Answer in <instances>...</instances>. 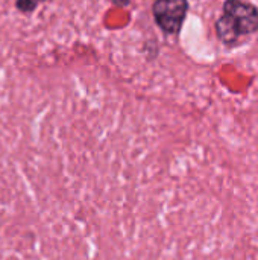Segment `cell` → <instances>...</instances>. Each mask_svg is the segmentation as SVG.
Wrapping results in <instances>:
<instances>
[{
    "mask_svg": "<svg viewBox=\"0 0 258 260\" xmlns=\"http://www.w3.org/2000/svg\"><path fill=\"white\" fill-rule=\"evenodd\" d=\"M214 27L224 44L234 46L242 37L252 35L258 30L257 5L246 0H225L222 15Z\"/></svg>",
    "mask_w": 258,
    "mask_h": 260,
    "instance_id": "6da1fadb",
    "label": "cell"
},
{
    "mask_svg": "<svg viewBox=\"0 0 258 260\" xmlns=\"http://www.w3.org/2000/svg\"><path fill=\"white\" fill-rule=\"evenodd\" d=\"M189 12V0H155L152 14L157 26L167 35H178Z\"/></svg>",
    "mask_w": 258,
    "mask_h": 260,
    "instance_id": "7a4b0ae2",
    "label": "cell"
},
{
    "mask_svg": "<svg viewBox=\"0 0 258 260\" xmlns=\"http://www.w3.org/2000/svg\"><path fill=\"white\" fill-rule=\"evenodd\" d=\"M36 5H38L36 0H17V3H15L17 9L21 12H32V11H35Z\"/></svg>",
    "mask_w": 258,
    "mask_h": 260,
    "instance_id": "3957f363",
    "label": "cell"
},
{
    "mask_svg": "<svg viewBox=\"0 0 258 260\" xmlns=\"http://www.w3.org/2000/svg\"><path fill=\"white\" fill-rule=\"evenodd\" d=\"M116 5H119V6H126L128 3H129V0H113Z\"/></svg>",
    "mask_w": 258,
    "mask_h": 260,
    "instance_id": "277c9868",
    "label": "cell"
},
{
    "mask_svg": "<svg viewBox=\"0 0 258 260\" xmlns=\"http://www.w3.org/2000/svg\"><path fill=\"white\" fill-rule=\"evenodd\" d=\"M36 2H38V3H40V2H46V0H36Z\"/></svg>",
    "mask_w": 258,
    "mask_h": 260,
    "instance_id": "5b68a950",
    "label": "cell"
}]
</instances>
